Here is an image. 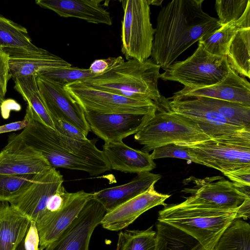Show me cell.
Instances as JSON below:
<instances>
[{"label": "cell", "instance_id": "4dcf8cb0", "mask_svg": "<svg viewBox=\"0 0 250 250\" xmlns=\"http://www.w3.org/2000/svg\"><path fill=\"white\" fill-rule=\"evenodd\" d=\"M240 29L236 21L231 22L202 37L198 42L207 52L212 55L220 57L226 56L231 40Z\"/></svg>", "mask_w": 250, "mask_h": 250}, {"label": "cell", "instance_id": "7a4b0ae2", "mask_svg": "<svg viewBox=\"0 0 250 250\" xmlns=\"http://www.w3.org/2000/svg\"><path fill=\"white\" fill-rule=\"evenodd\" d=\"M29 109V124L19 133L24 142L39 152L52 167L85 171L97 176L110 170L104 152L99 149L97 140H74L34 120Z\"/></svg>", "mask_w": 250, "mask_h": 250}, {"label": "cell", "instance_id": "ffe728a7", "mask_svg": "<svg viewBox=\"0 0 250 250\" xmlns=\"http://www.w3.org/2000/svg\"><path fill=\"white\" fill-rule=\"evenodd\" d=\"M102 0H37L40 7L51 10L64 18H76L88 22L111 25L110 14L103 6Z\"/></svg>", "mask_w": 250, "mask_h": 250}, {"label": "cell", "instance_id": "f6af8a7d", "mask_svg": "<svg viewBox=\"0 0 250 250\" xmlns=\"http://www.w3.org/2000/svg\"><path fill=\"white\" fill-rule=\"evenodd\" d=\"M16 250H25L24 248V239L21 241V242L19 244ZM39 250H42L40 248Z\"/></svg>", "mask_w": 250, "mask_h": 250}, {"label": "cell", "instance_id": "8992f818", "mask_svg": "<svg viewBox=\"0 0 250 250\" xmlns=\"http://www.w3.org/2000/svg\"><path fill=\"white\" fill-rule=\"evenodd\" d=\"M202 165L220 171L226 176L250 169V129L233 135L193 144H186Z\"/></svg>", "mask_w": 250, "mask_h": 250}, {"label": "cell", "instance_id": "d590c367", "mask_svg": "<svg viewBox=\"0 0 250 250\" xmlns=\"http://www.w3.org/2000/svg\"><path fill=\"white\" fill-rule=\"evenodd\" d=\"M150 155L153 160L163 158H178L202 165L199 161L192 156L189 148L186 146L167 144L154 148Z\"/></svg>", "mask_w": 250, "mask_h": 250}, {"label": "cell", "instance_id": "7bdbcfd3", "mask_svg": "<svg viewBox=\"0 0 250 250\" xmlns=\"http://www.w3.org/2000/svg\"><path fill=\"white\" fill-rule=\"evenodd\" d=\"M0 108L2 117L6 119L9 118L11 111H20L21 107L14 100L8 99H4L0 106Z\"/></svg>", "mask_w": 250, "mask_h": 250}, {"label": "cell", "instance_id": "ba28073f", "mask_svg": "<svg viewBox=\"0 0 250 250\" xmlns=\"http://www.w3.org/2000/svg\"><path fill=\"white\" fill-rule=\"evenodd\" d=\"M121 51L127 60L145 61L151 56L155 29L148 0H123Z\"/></svg>", "mask_w": 250, "mask_h": 250}, {"label": "cell", "instance_id": "9c48e42d", "mask_svg": "<svg viewBox=\"0 0 250 250\" xmlns=\"http://www.w3.org/2000/svg\"><path fill=\"white\" fill-rule=\"evenodd\" d=\"M84 111L106 114H146L156 107L155 102L136 100L95 89L82 81L64 86Z\"/></svg>", "mask_w": 250, "mask_h": 250}, {"label": "cell", "instance_id": "9a60e30c", "mask_svg": "<svg viewBox=\"0 0 250 250\" xmlns=\"http://www.w3.org/2000/svg\"><path fill=\"white\" fill-rule=\"evenodd\" d=\"M51 168L46 159L19 134L9 135L7 144L0 152V174H39Z\"/></svg>", "mask_w": 250, "mask_h": 250}, {"label": "cell", "instance_id": "f35d334b", "mask_svg": "<svg viewBox=\"0 0 250 250\" xmlns=\"http://www.w3.org/2000/svg\"><path fill=\"white\" fill-rule=\"evenodd\" d=\"M10 56L0 51V95L4 98L7 91V83L11 78L9 68Z\"/></svg>", "mask_w": 250, "mask_h": 250}, {"label": "cell", "instance_id": "74e56055", "mask_svg": "<svg viewBox=\"0 0 250 250\" xmlns=\"http://www.w3.org/2000/svg\"><path fill=\"white\" fill-rule=\"evenodd\" d=\"M124 61L121 56L97 59L92 62L88 69L95 76L99 75L105 72Z\"/></svg>", "mask_w": 250, "mask_h": 250}, {"label": "cell", "instance_id": "2e32d148", "mask_svg": "<svg viewBox=\"0 0 250 250\" xmlns=\"http://www.w3.org/2000/svg\"><path fill=\"white\" fill-rule=\"evenodd\" d=\"M155 109L146 114H106L84 111V116L90 130L95 135L104 143L116 142L138 132Z\"/></svg>", "mask_w": 250, "mask_h": 250}, {"label": "cell", "instance_id": "4fadbf2b", "mask_svg": "<svg viewBox=\"0 0 250 250\" xmlns=\"http://www.w3.org/2000/svg\"><path fill=\"white\" fill-rule=\"evenodd\" d=\"M63 181L60 172L52 167L37 174L30 185L8 203L36 223L46 214L50 197L62 185Z\"/></svg>", "mask_w": 250, "mask_h": 250}, {"label": "cell", "instance_id": "30bf717a", "mask_svg": "<svg viewBox=\"0 0 250 250\" xmlns=\"http://www.w3.org/2000/svg\"><path fill=\"white\" fill-rule=\"evenodd\" d=\"M194 186L184 190L190 193L181 203L223 209H237L250 202V187L239 186L221 176L193 178Z\"/></svg>", "mask_w": 250, "mask_h": 250}, {"label": "cell", "instance_id": "6da1fadb", "mask_svg": "<svg viewBox=\"0 0 250 250\" xmlns=\"http://www.w3.org/2000/svg\"><path fill=\"white\" fill-rule=\"evenodd\" d=\"M203 1L173 0L159 11L151 56L164 70L201 38L222 26L203 10Z\"/></svg>", "mask_w": 250, "mask_h": 250}, {"label": "cell", "instance_id": "e575fe53", "mask_svg": "<svg viewBox=\"0 0 250 250\" xmlns=\"http://www.w3.org/2000/svg\"><path fill=\"white\" fill-rule=\"evenodd\" d=\"M41 75L63 86L77 81H83L95 76L89 69L67 67L52 70Z\"/></svg>", "mask_w": 250, "mask_h": 250}, {"label": "cell", "instance_id": "277c9868", "mask_svg": "<svg viewBox=\"0 0 250 250\" xmlns=\"http://www.w3.org/2000/svg\"><path fill=\"white\" fill-rule=\"evenodd\" d=\"M160 68L152 59L129 60L82 82L98 90L156 102L162 97L158 88Z\"/></svg>", "mask_w": 250, "mask_h": 250}, {"label": "cell", "instance_id": "d4e9b609", "mask_svg": "<svg viewBox=\"0 0 250 250\" xmlns=\"http://www.w3.org/2000/svg\"><path fill=\"white\" fill-rule=\"evenodd\" d=\"M71 66L68 62L50 52L42 55L10 57L9 59L10 73L14 80Z\"/></svg>", "mask_w": 250, "mask_h": 250}, {"label": "cell", "instance_id": "8d00e7d4", "mask_svg": "<svg viewBox=\"0 0 250 250\" xmlns=\"http://www.w3.org/2000/svg\"><path fill=\"white\" fill-rule=\"evenodd\" d=\"M52 120L55 130L61 134L79 141H83L87 139L81 130L72 124L62 120L57 119H52Z\"/></svg>", "mask_w": 250, "mask_h": 250}, {"label": "cell", "instance_id": "1f68e13d", "mask_svg": "<svg viewBox=\"0 0 250 250\" xmlns=\"http://www.w3.org/2000/svg\"><path fill=\"white\" fill-rule=\"evenodd\" d=\"M156 242L152 226L145 230H125L118 234L116 250H155Z\"/></svg>", "mask_w": 250, "mask_h": 250}, {"label": "cell", "instance_id": "ac0fdd59", "mask_svg": "<svg viewBox=\"0 0 250 250\" xmlns=\"http://www.w3.org/2000/svg\"><path fill=\"white\" fill-rule=\"evenodd\" d=\"M92 198L93 193H87L83 190L71 193L61 210L36 222L40 239L39 248L44 250L58 238L78 216L86 203Z\"/></svg>", "mask_w": 250, "mask_h": 250}, {"label": "cell", "instance_id": "bcb514c9", "mask_svg": "<svg viewBox=\"0 0 250 250\" xmlns=\"http://www.w3.org/2000/svg\"><path fill=\"white\" fill-rule=\"evenodd\" d=\"M4 100V98L0 95V106Z\"/></svg>", "mask_w": 250, "mask_h": 250}, {"label": "cell", "instance_id": "836d02e7", "mask_svg": "<svg viewBox=\"0 0 250 250\" xmlns=\"http://www.w3.org/2000/svg\"><path fill=\"white\" fill-rule=\"evenodd\" d=\"M250 4L249 0H216L215 9L218 23L222 26L237 21Z\"/></svg>", "mask_w": 250, "mask_h": 250}, {"label": "cell", "instance_id": "d6986e66", "mask_svg": "<svg viewBox=\"0 0 250 250\" xmlns=\"http://www.w3.org/2000/svg\"><path fill=\"white\" fill-rule=\"evenodd\" d=\"M189 97H208L250 106V83L230 68L227 76L220 83L200 88L184 87L167 99Z\"/></svg>", "mask_w": 250, "mask_h": 250}, {"label": "cell", "instance_id": "44dd1931", "mask_svg": "<svg viewBox=\"0 0 250 250\" xmlns=\"http://www.w3.org/2000/svg\"><path fill=\"white\" fill-rule=\"evenodd\" d=\"M102 151L112 169L138 173L150 171L156 167L149 153L132 148L123 141L104 143Z\"/></svg>", "mask_w": 250, "mask_h": 250}, {"label": "cell", "instance_id": "d6a6232c", "mask_svg": "<svg viewBox=\"0 0 250 250\" xmlns=\"http://www.w3.org/2000/svg\"><path fill=\"white\" fill-rule=\"evenodd\" d=\"M37 174H0V203L9 202L33 182Z\"/></svg>", "mask_w": 250, "mask_h": 250}, {"label": "cell", "instance_id": "ab89813d", "mask_svg": "<svg viewBox=\"0 0 250 250\" xmlns=\"http://www.w3.org/2000/svg\"><path fill=\"white\" fill-rule=\"evenodd\" d=\"M25 250H39L40 239L35 222L31 221L24 238Z\"/></svg>", "mask_w": 250, "mask_h": 250}, {"label": "cell", "instance_id": "484cf974", "mask_svg": "<svg viewBox=\"0 0 250 250\" xmlns=\"http://www.w3.org/2000/svg\"><path fill=\"white\" fill-rule=\"evenodd\" d=\"M37 76V75H32L14 80V89L27 103L32 118L55 130L52 118L40 93Z\"/></svg>", "mask_w": 250, "mask_h": 250}, {"label": "cell", "instance_id": "7c38bea8", "mask_svg": "<svg viewBox=\"0 0 250 250\" xmlns=\"http://www.w3.org/2000/svg\"><path fill=\"white\" fill-rule=\"evenodd\" d=\"M106 213L104 206L93 197L62 234L44 250H89L92 234Z\"/></svg>", "mask_w": 250, "mask_h": 250}, {"label": "cell", "instance_id": "ee69618b", "mask_svg": "<svg viewBox=\"0 0 250 250\" xmlns=\"http://www.w3.org/2000/svg\"><path fill=\"white\" fill-rule=\"evenodd\" d=\"M149 5H155L157 6L161 5L163 0H148Z\"/></svg>", "mask_w": 250, "mask_h": 250}, {"label": "cell", "instance_id": "4316f807", "mask_svg": "<svg viewBox=\"0 0 250 250\" xmlns=\"http://www.w3.org/2000/svg\"><path fill=\"white\" fill-rule=\"evenodd\" d=\"M231 69L250 78V27L239 29L231 40L227 53Z\"/></svg>", "mask_w": 250, "mask_h": 250}, {"label": "cell", "instance_id": "60d3db41", "mask_svg": "<svg viewBox=\"0 0 250 250\" xmlns=\"http://www.w3.org/2000/svg\"><path fill=\"white\" fill-rule=\"evenodd\" d=\"M30 118V111L27 106L23 119L0 126V134L23 129L29 125Z\"/></svg>", "mask_w": 250, "mask_h": 250}, {"label": "cell", "instance_id": "f1b7e54d", "mask_svg": "<svg viewBox=\"0 0 250 250\" xmlns=\"http://www.w3.org/2000/svg\"><path fill=\"white\" fill-rule=\"evenodd\" d=\"M213 250H250V225L235 219L223 233Z\"/></svg>", "mask_w": 250, "mask_h": 250}, {"label": "cell", "instance_id": "5bb4252c", "mask_svg": "<svg viewBox=\"0 0 250 250\" xmlns=\"http://www.w3.org/2000/svg\"><path fill=\"white\" fill-rule=\"evenodd\" d=\"M36 80L41 96L52 118L63 120L72 124L87 137L90 129L84 116V111L64 86L41 75H37Z\"/></svg>", "mask_w": 250, "mask_h": 250}, {"label": "cell", "instance_id": "cb8c5ba5", "mask_svg": "<svg viewBox=\"0 0 250 250\" xmlns=\"http://www.w3.org/2000/svg\"><path fill=\"white\" fill-rule=\"evenodd\" d=\"M31 221L7 202L0 203V250H16L24 239Z\"/></svg>", "mask_w": 250, "mask_h": 250}, {"label": "cell", "instance_id": "3957f363", "mask_svg": "<svg viewBox=\"0 0 250 250\" xmlns=\"http://www.w3.org/2000/svg\"><path fill=\"white\" fill-rule=\"evenodd\" d=\"M239 208L223 209L181 203L167 205L159 211L158 220L195 238L200 250H213L223 233L236 219Z\"/></svg>", "mask_w": 250, "mask_h": 250}, {"label": "cell", "instance_id": "7402d4cb", "mask_svg": "<svg viewBox=\"0 0 250 250\" xmlns=\"http://www.w3.org/2000/svg\"><path fill=\"white\" fill-rule=\"evenodd\" d=\"M161 177L160 174L150 171L139 172L132 180L125 184L93 193V197L98 201L108 212L145 191Z\"/></svg>", "mask_w": 250, "mask_h": 250}, {"label": "cell", "instance_id": "b9f144b4", "mask_svg": "<svg viewBox=\"0 0 250 250\" xmlns=\"http://www.w3.org/2000/svg\"><path fill=\"white\" fill-rule=\"evenodd\" d=\"M226 176L239 186L245 187L250 186V169L238 170Z\"/></svg>", "mask_w": 250, "mask_h": 250}, {"label": "cell", "instance_id": "52a82bcc", "mask_svg": "<svg viewBox=\"0 0 250 250\" xmlns=\"http://www.w3.org/2000/svg\"><path fill=\"white\" fill-rule=\"evenodd\" d=\"M230 68L227 56L212 55L198 42L191 56L174 62L160 74V78L180 83L186 88H200L220 83L227 76Z\"/></svg>", "mask_w": 250, "mask_h": 250}, {"label": "cell", "instance_id": "e0dca14e", "mask_svg": "<svg viewBox=\"0 0 250 250\" xmlns=\"http://www.w3.org/2000/svg\"><path fill=\"white\" fill-rule=\"evenodd\" d=\"M152 184L147 190L113 210L106 212L101 224L111 231H118L128 227L141 214L159 205L166 206L165 201L170 195L157 192Z\"/></svg>", "mask_w": 250, "mask_h": 250}, {"label": "cell", "instance_id": "8fae6325", "mask_svg": "<svg viewBox=\"0 0 250 250\" xmlns=\"http://www.w3.org/2000/svg\"><path fill=\"white\" fill-rule=\"evenodd\" d=\"M168 100V99H167ZM170 109L195 123L210 139L228 137L243 130L228 122L211 107L195 97L168 100Z\"/></svg>", "mask_w": 250, "mask_h": 250}, {"label": "cell", "instance_id": "83f0119b", "mask_svg": "<svg viewBox=\"0 0 250 250\" xmlns=\"http://www.w3.org/2000/svg\"><path fill=\"white\" fill-rule=\"evenodd\" d=\"M156 228L155 250H200L198 241L186 232L161 222Z\"/></svg>", "mask_w": 250, "mask_h": 250}, {"label": "cell", "instance_id": "f546056e", "mask_svg": "<svg viewBox=\"0 0 250 250\" xmlns=\"http://www.w3.org/2000/svg\"><path fill=\"white\" fill-rule=\"evenodd\" d=\"M195 97L213 108L229 123L250 129V106L210 98Z\"/></svg>", "mask_w": 250, "mask_h": 250}, {"label": "cell", "instance_id": "5b68a950", "mask_svg": "<svg viewBox=\"0 0 250 250\" xmlns=\"http://www.w3.org/2000/svg\"><path fill=\"white\" fill-rule=\"evenodd\" d=\"M155 111L134 136L143 145L141 151L149 153L169 144H193L210 139L189 118L173 112L164 96L155 102Z\"/></svg>", "mask_w": 250, "mask_h": 250}, {"label": "cell", "instance_id": "603a6c76", "mask_svg": "<svg viewBox=\"0 0 250 250\" xmlns=\"http://www.w3.org/2000/svg\"><path fill=\"white\" fill-rule=\"evenodd\" d=\"M0 51L10 57H23L48 53L34 45L27 30L23 26L0 14Z\"/></svg>", "mask_w": 250, "mask_h": 250}]
</instances>
